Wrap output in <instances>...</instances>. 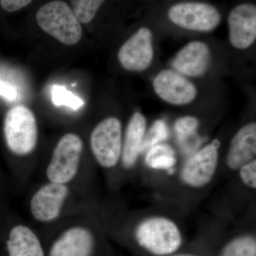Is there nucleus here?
I'll list each match as a JSON object with an SVG mask.
<instances>
[{
    "label": "nucleus",
    "mask_w": 256,
    "mask_h": 256,
    "mask_svg": "<svg viewBox=\"0 0 256 256\" xmlns=\"http://www.w3.org/2000/svg\"><path fill=\"white\" fill-rule=\"evenodd\" d=\"M190 256V255H180V256Z\"/></svg>",
    "instance_id": "obj_26"
},
{
    "label": "nucleus",
    "mask_w": 256,
    "mask_h": 256,
    "mask_svg": "<svg viewBox=\"0 0 256 256\" xmlns=\"http://www.w3.org/2000/svg\"><path fill=\"white\" fill-rule=\"evenodd\" d=\"M122 124L118 118H106L92 130L90 146L92 156L102 169L111 170L120 163L122 146Z\"/></svg>",
    "instance_id": "obj_5"
},
{
    "label": "nucleus",
    "mask_w": 256,
    "mask_h": 256,
    "mask_svg": "<svg viewBox=\"0 0 256 256\" xmlns=\"http://www.w3.org/2000/svg\"><path fill=\"white\" fill-rule=\"evenodd\" d=\"M220 162L218 146L215 142L207 144L188 156L180 171V180L190 188L206 186L214 178Z\"/></svg>",
    "instance_id": "obj_7"
},
{
    "label": "nucleus",
    "mask_w": 256,
    "mask_h": 256,
    "mask_svg": "<svg viewBox=\"0 0 256 256\" xmlns=\"http://www.w3.org/2000/svg\"><path fill=\"white\" fill-rule=\"evenodd\" d=\"M200 126V122L196 118L191 116H183L175 121L174 132L178 140H186L196 133Z\"/></svg>",
    "instance_id": "obj_22"
},
{
    "label": "nucleus",
    "mask_w": 256,
    "mask_h": 256,
    "mask_svg": "<svg viewBox=\"0 0 256 256\" xmlns=\"http://www.w3.org/2000/svg\"><path fill=\"white\" fill-rule=\"evenodd\" d=\"M52 102L56 106H66L73 110H78L84 105V100L60 85H54L50 90Z\"/></svg>",
    "instance_id": "obj_20"
},
{
    "label": "nucleus",
    "mask_w": 256,
    "mask_h": 256,
    "mask_svg": "<svg viewBox=\"0 0 256 256\" xmlns=\"http://www.w3.org/2000/svg\"><path fill=\"white\" fill-rule=\"evenodd\" d=\"M138 245L153 255H171L182 242L178 224L169 217L154 215L141 220L134 230Z\"/></svg>",
    "instance_id": "obj_1"
},
{
    "label": "nucleus",
    "mask_w": 256,
    "mask_h": 256,
    "mask_svg": "<svg viewBox=\"0 0 256 256\" xmlns=\"http://www.w3.org/2000/svg\"><path fill=\"white\" fill-rule=\"evenodd\" d=\"M220 256H256V240L252 236L237 237L226 244Z\"/></svg>",
    "instance_id": "obj_18"
},
{
    "label": "nucleus",
    "mask_w": 256,
    "mask_h": 256,
    "mask_svg": "<svg viewBox=\"0 0 256 256\" xmlns=\"http://www.w3.org/2000/svg\"><path fill=\"white\" fill-rule=\"evenodd\" d=\"M105 0H70L72 10L80 23L90 22Z\"/></svg>",
    "instance_id": "obj_19"
},
{
    "label": "nucleus",
    "mask_w": 256,
    "mask_h": 256,
    "mask_svg": "<svg viewBox=\"0 0 256 256\" xmlns=\"http://www.w3.org/2000/svg\"><path fill=\"white\" fill-rule=\"evenodd\" d=\"M3 132L12 154L20 158L31 154L38 142V126L33 111L24 105L11 108L5 116Z\"/></svg>",
    "instance_id": "obj_2"
},
{
    "label": "nucleus",
    "mask_w": 256,
    "mask_h": 256,
    "mask_svg": "<svg viewBox=\"0 0 256 256\" xmlns=\"http://www.w3.org/2000/svg\"><path fill=\"white\" fill-rule=\"evenodd\" d=\"M176 162L174 148L166 142L151 146L144 154V162L152 170L168 171L174 168Z\"/></svg>",
    "instance_id": "obj_17"
},
{
    "label": "nucleus",
    "mask_w": 256,
    "mask_h": 256,
    "mask_svg": "<svg viewBox=\"0 0 256 256\" xmlns=\"http://www.w3.org/2000/svg\"><path fill=\"white\" fill-rule=\"evenodd\" d=\"M18 92L16 88L9 82H4L0 79V96L6 100L15 101L18 98Z\"/></svg>",
    "instance_id": "obj_25"
},
{
    "label": "nucleus",
    "mask_w": 256,
    "mask_h": 256,
    "mask_svg": "<svg viewBox=\"0 0 256 256\" xmlns=\"http://www.w3.org/2000/svg\"><path fill=\"white\" fill-rule=\"evenodd\" d=\"M153 89L162 100L173 106H186L196 99L197 89L186 77L165 69L154 77Z\"/></svg>",
    "instance_id": "obj_11"
},
{
    "label": "nucleus",
    "mask_w": 256,
    "mask_h": 256,
    "mask_svg": "<svg viewBox=\"0 0 256 256\" xmlns=\"http://www.w3.org/2000/svg\"><path fill=\"white\" fill-rule=\"evenodd\" d=\"M169 137V129L162 120H156L149 130L146 131V136L143 140L142 154L146 152L151 146H156L160 143L164 142Z\"/></svg>",
    "instance_id": "obj_21"
},
{
    "label": "nucleus",
    "mask_w": 256,
    "mask_h": 256,
    "mask_svg": "<svg viewBox=\"0 0 256 256\" xmlns=\"http://www.w3.org/2000/svg\"><path fill=\"white\" fill-rule=\"evenodd\" d=\"M256 124H244L235 133L229 144L226 164L232 171H238L242 165L256 159Z\"/></svg>",
    "instance_id": "obj_15"
},
{
    "label": "nucleus",
    "mask_w": 256,
    "mask_h": 256,
    "mask_svg": "<svg viewBox=\"0 0 256 256\" xmlns=\"http://www.w3.org/2000/svg\"><path fill=\"white\" fill-rule=\"evenodd\" d=\"M32 1V0H0V5L4 11L14 12L28 6Z\"/></svg>",
    "instance_id": "obj_24"
},
{
    "label": "nucleus",
    "mask_w": 256,
    "mask_h": 256,
    "mask_svg": "<svg viewBox=\"0 0 256 256\" xmlns=\"http://www.w3.org/2000/svg\"><path fill=\"white\" fill-rule=\"evenodd\" d=\"M153 57L152 34L146 28H140L130 37L118 54L122 68L133 72L146 70L150 66Z\"/></svg>",
    "instance_id": "obj_10"
},
{
    "label": "nucleus",
    "mask_w": 256,
    "mask_h": 256,
    "mask_svg": "<svg viewBox=\"0 0 256 256\" xmlns=\"http://www.w3.org/2000/svg\"><path fill=\"white\" fill-rule=\"evenodd\" d=\"M168 16L176 26L194 32H210L220 22L218 10L210 4L202 2L174 4L170 8Z\"/></svg>",
    "instance_id": "obj_9"
},
{
    "label": "nucleus",
    "mask_w": 256,
    "mask_h": 256,
    "mask_svg": "<svg viewBox=\"0 0 256 256\" xmlns=\"http://www.w3.org/2000/svg\"><path fill=\"white\" fill-rule=\"evenodd\" d=\"M45 246L46 256H96L97 236L86 224H72L52 236Z\"/></svg>",
    "instance_id": "obj_6"
},
{
    "label": "nucleus",
    "mask_w": 256,
    "mask_h": 256,
    "mask_svg": "<svg viewBox=\"0 0 256 256\" xmlns=\"http://www.w3.org/2000/svg\"><path fill=\"white\" fill-rule=\"evenodd\" d=\"M240 181L247 188H256V159L248 162L238 170Z\"/></svg>",
    "instance_id": "obj_23"
},
{
    "label": "nucleus",
    "mask_w": 256,
    "mask_h": 256,
    "mask_svg": "<svg viewBox=\"0 0 256 256\" xmlns=\"http://www.w3.org/2000/svg\"><path fill=\"white\" fill-rule=\"evenodd\" d=\"M210 48L204 42L193 41L185 45L175 55L172 66L175 72L185 77H201L208 70Z\"/></svg>",
    "instance_id": "obj_14"
},
{
    "label": "nucleus",
    "mask_w": 256,
    "mask_h": 256,
    "mask_svg": "<svg viewBox=\"0 0 256 256\" xmlns=\"http://www.w3.org/2000/svg\"><path fill=\"white\" fill-rule=\"evenodd\" d=\"M84 142L78 134L68 132L57 142L46 170L50 182L68 184L78 174L82 164Z\"/></svg>",
    "instance_id": "obj_4"
},
{
    "label": "nucleus",
    "mask_w": 256,
    "mask_h": 256,
    "mask_svg": "<svg viewBox=\"0 0 256 256\" xmlns=\"http://www.w3.org/2000/svg\"><path fill=\"white\" fill-rule=\"evenodd\" d=\"M229 41L237 50H244L256 40V8L252 4L236 6L228 15Z\"/></svg>",
    "instance_id": "obj_13"
},
{
    "label": "nucleus",
    "mask_w": 256,
    "mask_h": 256,
    "mask_svg": "<svg viewBox=\"0 0 256 256\" xmlns=\"http://www.w3.org/2000/svg\"><path fill=\"white\" fill-rule=\"evenodd\" d=\"M36 20L43 31L64 44L73 46L82 40L80 22L63 1L54 0L42 6L37 12Z\"/></svg>",
    "instance_id": "obj_3"
},
{
    "label": "nucleus",
    "mask_w": 256,
    "mask_h": 256,
    "mask_svg": "<svg viewBox=\"0 0 256 256\" xmlns=\"http://www.w3.org/2000/svg\"><path fill=\"white\" fill-rule=\"evenodd\" d=\"M3 245L0 256H46L44 240L26 224L11 226L5 232Z\"/></svg>",
    "instance_id": "obj_12"
},
{
    "label": "nucleus",
    "mask_w": 256,
    "mask_h": 256,
    "mask_svg": "<svg viewBox=\"0 0 256 256\" xmlns=\"http://www.w3.org/2000/svg\"><path fill=\"white\" fill-rule=\"evenodd\" d=\"M146 131V117L136 112L131 116L124 137H122L120 163L126 170H131L137 164L142 154L143 140Z\"/></svg>",
    "instance_id": "obj_16"
},
{
    "label": "nucleus",
    "mask_w": 256,
    "mask_h": 256,
    "mask_svg": "<svg viewBox=\"0 0 256 256\" xmlns=\"http://www.w3.org/2000/svg\"><path fill=\"white\" fill-rule=\"evenodd\" d=\"M69 195L68 184L50 182L44 184L30 200V213L34 220L40 224L54 223L62 215Z\"/></svg>",
    "instance_id": "obj_8"
}]
</instances>
